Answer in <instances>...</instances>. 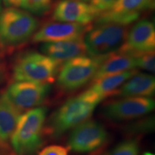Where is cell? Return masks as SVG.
Wrapping results in <instances>:
<instances>
[{
  "label": "cell",
  "instance_id": "cell-20",
  "mask_svg": "<svg viewBox=\"0 0 155 155\" xmlns=\"http://www.w3.org/2000/svg\"><path fill=\"white\" fill-rule=\"evenodd\" d=\"M139 144L135 141H127L118 145L105 155H138Z\"/></svg>",
  "mask_w": 155,
  "mask_h": 155
},
{
  "label": "cell",
  "instance_id": "cell-19",
  "mask_svg": "<svg viewBox=\"0 0 155 155\" xmlns=\"http://www.w3.org/2000/svg\"><path fill=\"white\" fill-rule=\"evenodd\" d=\"M5 5L22 9L32 15L43 16L51 9L52 0H7Z\"/></svg>",
  "mask_w": 155,
  "mask_h": 155
},
{
  "label": "cell",
  "instance_id": "cell-4",
  "mask_svg": "<svg viewBox=\"0 0 155 155\" xmlns=\"http://www.w3.org/2000/svg\"><path fill=\"white\" fill-rule=\"evenodd\" d=\"M61 63L53 58L36 51L27 52L15 61L12 70L15 81L40 83H53Z\"/></svg>",
  "mask_w": 155,
  "mask_h": 155
},
{
  "label": "cell",
  "instance_id": "cell-22",
  "mask_svg": "<svg viewBox=\"0 0 155 155\" xmlns=\"http://www.w3.org/2000/svg\"><path fill=\"white\" fill-rule=\"evenodd\" d=\"M117 0H90V5L99 13L107 10ZM100 15V14H99Z\"/></svg>",
  "mask_w": 155,
  "mask_h": 155
},
{
  "label": "cell",
  "instance_id": "cell-24",
  "mask_svg": "<svg viewBox=\"0 0 155 155\" xmlns=\"http://www.w3.org/2000/svg\"><path fill=\"white\" fill-rule=\"evenodd\" d=\"M3 52H4L3 48L1 46V45H0V58H2V55H3Z\"/></svg>",
  "mask_w": 155,
  "mask_h": 155
},
{
  "label": "cell",
  "instance_id": "cell-27",
  "mask_svg": "<svg viewBox=\"0 0 155 155\" xmlns=\"http://www.w3.org/2000/svg\"><path fill=\"white\" fill-rule=\"evenodd\" d=\"M7 0H2L3 3H4V4H5V3H6V2H7Z\"/></svg>",
  "mask_w": 155,
  "mask_h": 155
},
{
  "label": "cell",
  "instance_id": "cell-6",
  "mask_svg": "<svg viewBox=\"0 0 155 155\" xmlns=\"http://www.w3.org/2000/svg\"><path fill=\"white\" fill-rule=\"evenodd\" d=\"M105 56L82 55L65 62L57 75L58 88L64 91H73L85 86L93 80Z\"/></svg>",
  "mask_w": 155,
  "mask_h": 155
},
{
  "label": "cell",
  "instance_id": "cell-1",
  "mask_svg": "<svg viewBox=\"0 0 155 155\" xmlns=\"http://www.w3.org/2000/svg\"><path fill=\"white\" fill-rule=\"evenodd\" d=\"M101 101L99 97L89 89L68 100L50 119V134L60 136L86 121Z\"/></svg>",
  "mask_w": 155,
  "mask_h": 155
},
{
  "label": "cell",
  "instance_id": "cell-7",
  "mask_svg": "<svg viewBox=\"0 0 155 155\" xmlns=\"http://www.w3.org/2000/svg\"><path fill=\"white\" fill-rule=\"evenodd\" d=\"M50 90L49 83L15 81L9 85L4 94L15 108L22 112L41 105Z\"/></svg>",
  "mask_w": 155,
  "mask_h": 155
},
{
  "label": "cell",
  "instance_id": "cell-12",
  "mask_svg": "<svg viewBox=\"0 0 155 155\" xmlns=\"http://www.w3.org/2000/svg\"><path fill=\"white\" fill-rule=\"evenodd\" d=\"M107 132L100 124L88 121L74 129L70 136L69 147L77 152H90L105 144Z\"/></svg>",
  "mask_w": 155,
  "mask_h": 155
},
{
  "label": "cell",
  "instance_id": "cell-25",
  "mask_svg": "<svg viewBox=\"0 0 155 155\" xmlns=\"http://www.w3.org/2000/svg\"><path fill=\"white\" fill-rule=\"evenodd\" d=\"M2 4H3V2H2V0H0V12H1L2 11V9H3Z\"/></svg>",
  "mask_w": 155,
  "mask_h": 155
},
{
  "label": "cell",
  "instance_id": "cell-18",
  "mask_svg": "<svg viewBox=\"0 0 155 155\" xmlns=\"http://www.w3.org/2000/svg\"><path fill=\"white\" fill-rule=\"evenodd\" d=\"M22 112L15 108L5 94L0 96V146L7 144L14 132Z\"/></svg>",
  "mask_w": 155,
  "mask_h": 155
},
{
  "label": "cell",
  "instance_id": "cell-8",
  "mask_svg": "<svg viewBox=\"0 0 155 155\" xmlns=\"http://www.w3.org/2000/svg\"><path fill=\"white\" fill-rule=\"evenodd\" d=\"M155 0H117L107 10L100 13L96 25L115 23L129 26L140 18L144 12L154 8Z\"/></svg>",
  "mask_w": 155,
  "mask_h": 155
},
{
  "label": "cell",
  "instance_id": "cell-16",
  "mask_svg": "<svg viewBox=\"0 0 155 155\" xmlns=\"http://www.w3.org/2000/svg\"><path fill=\"white\" fill-rule=\"evenodd\" d=\"M137 68L135 58L114 52L104 57L92 81H94L107 75L136 69Z\"/></svg>",
  "mask_w": 155,
  "mask_h": 155
},
{
  "label": "cell",
  "instance_id": "cell-14",
  "mask_svg": "<svg viewBox=\"0 0 155 155\" xmlns=\"http://www.w3.org/2000/svg\"><path fill=\"white\" fill-rule=\"evenodd\" d=\"M40 49L41 53L53 58L61 64L87 54L83 40L42 43Z\"/></svg>",
  "mask_w": 155,
  "mask_h": 155
},
{
  "label": "cell",
  "instance_id": "cell-9",
  "mask_svg": "<svg viewBox=\"0 0 155 155\" xmlns=\"http://www.w3.org/2000/svg\"><path fill=\"white\" fill-rule=\"evenodd\" d=\"M154 101L150 97H124L104 106L103 115L114 121L129 120L140 117L154 108Z\"/></svg>",
  "mask_w": 155,
  "mask_h": 155
},
{
  "label": "cell",
  "instance_id": "cell-10",
  "mask_svg": "<svg viewBox=\"0 0 155 155\" xmlns=\"http://www.w3.org/2000/svg\"><path fill=\"white\" fill-rule=\"evenodd\" d=\"M154 49V23L144 19L139 20L129 30L125 42L116 52L136 58Z\"/></svg>",
  "mask_w": 155,
  "mask_h": 155
},
{
  "label": "cell",
  "instance_id": "cell-23",
  "mask_svg": "<svg viewBox=\"0 0 155 155\" xmlns=\"http://www.w3.org/2000/svg\"><path fill=\"white\" fill-rule=\"evenodd\" d=\"M39 155H68V150L62 146L53 145L43 149Z\"/></svg>",
  "mask_w": 155,
  "mask_h": 155
},
{
  "label": "cell",
  "instance_id": "cell-2",
  "mask_svg": "<svg viewBox=\"0 0 155 155\" xmlns=\"http://www.w3.org/2000/svg\"><path fill=\"white\" fill-rule=\"evenodd\" d=\"M39 28L34 15L22 9L7 7L0 12V45L3 50L25 44Z\"/></svg>",
  "mask_w": 155,
  "mask_h": 155
},
{
  "label": "cell",
  "instance_id": "cell-15",
  "mask_svg": "<svg viewBox=\"0 0 155 155\" xmlns=\"http://www.w3.org/2000/svg\"><path fill=\"white\" fill-rule=\"evenodd\" d=\"M155 79L152 75L137 72L122 85L116 96L150 97L154 94Z\"/></svg>",
  "mask_w": 155,
  "mask_h": 155
},
{
  "label": "cell",
  "instance_id": "cell-13",
  "mask_svg": "<svg viewBox=\"0 0 155 155\" xmlns=\"http://www.w3.org/2000/svg\"><path fill=\"white\" fill-rule=\"evenodd\" d=\"M99 14L88 2L77 0H60L54 7L51 18L55 22L90 25Z\"/></svg>",
  "mask_w": 155,
  "mask_h": 155
},
{
  "label": "cell",
  "instance_id": "cell-5",
  "mask_svg": "<svg viewBox=\"0 0 155 155\" xmlns=\"http://www.w3.org/2000/svg\"><path fill=\"white\" fill-rule=\"evenodd\" d=\"M129 30V26L115 23L91 27L83 38L86 53L91 57H101L116 52L125 42Z\"/></svg>",
  "mask_w": 155,
  "mask_h": 155
},
{
  "label": "cell",
  "instance_id": "cell-28",
  "mask_svg": "<svg viewBox=\"0 0 155 155\" xmlns=\"http://www.w3.org/2000/svg\"><path fill=\"white\" fill-rule=\"evenodd\" d=\"M145 155H153V154H149V153H147V154H145Z\"/></svg>",
  "mask_w": 155,
  "mask_h": 155
},
{
  "label": "cell",
  "instance_id": "cell-21",
  "mask_svg": "<svg viewBox=\"0 0 155 155\" xmlns=\"http://www.w3.org/2000/svg\"><path fill=\"white\" fill-rule=\"evenodd\" d=\"M137 67L151 73H154L155 52L154 50L141 54L135 58Z\"/></svg>",
  "mask_w": 155,
  "mask_h": 155
},
{
  "label": "cell",
  "instance_id": "cell-3",
  "mask_svg": "<svg viewBox=\"0 0 155 155\" xmlns=\"http://www.w3.org/2000/svg\"><path fill=\"white\" fill-rule=\"evenodd\" d=\"M47 111L45 107H36L20 116L10 138L17 154H31L41 146Z\"/></svg>",
  "mask_w": 155,
  "mask_h": 155
},
{
  "label": "cell",
  "instance_id": "cell-26",
  "mask_svg": "<svg viewBox=\"0 0 155 155\" xmlns=\"http://www.w3.org/2000/svg\"><path fill=\"white\" fill-rule=\"evenodd\" d=\"M77 1H81V2H88L90 0H77Z\"/></svg>",
  "mask_w": 155,
  "mask_h": 155
},
{
  "label": "cell",
  "instance_id": "cell-17",
  "mask_svg": "<svg viewBox=\"0 0 155 155\" xmlns=\"http://www.w3.org/2000/svg\"><path fill=\"white\" fill-rule=\"evenodd\" d=\"M137 72V70L133 69L103 77L93 81L91 86L88 89L96 94L101 101L107 97L116 96L122 85Z\"/></svg>",
  "mask_w": 155,
  "mask_h": 155
},
{
  "label": "cell",
  "instance_id": "cell-11",
  "mask_svg": "<svg viewBox=\"0 0 155 155\" xmlns=\"http://www.w3.org/2000/svg\"><path fill=\"white\" fill-rule=\"evenodd\" d=\"M91 25L63 22H48L38 28L32 36V42L47 43L83 40Z\"/></svg>",
  "mask_w": 155,
  "mask_h": 155
}]
</instances>
